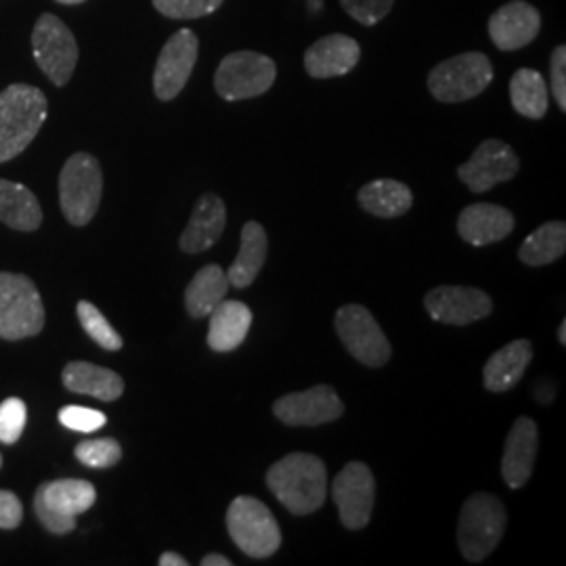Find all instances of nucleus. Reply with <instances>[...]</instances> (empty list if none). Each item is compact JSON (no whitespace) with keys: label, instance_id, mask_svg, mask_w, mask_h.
<instances>
[{"label":"nucleus","instance_id":"f257e3e1","mask_svg":"<svg viewBox=\"0 0 566 566\" xmlns=\"http://www.w3.org/2000/svg\"><path fill=\"white\" fill-rule=\"evenodd\" d=\"M266 485L294 516L313 514L327 493L325 464L311 453H290L269 468Z\"/></svg>","mask_w":566,"mask_h":566},{"label":"nucleus","instance_id":"f03ea898","mask_svg":"<svg viewBox=\"0 0 566 566\" xmlns=\"http://www.w3.org/2000/svg\"><path fill=\"white\" fill-rule=\"evenodd\" d=\"M49 116V102L41 88L11 84L0 93V164L13 160L34 142Z\"/></svg>","mask_w":566,"mask_h":566},{"label":"nucleus","instance_id":"7ed1b4c3","mask_svg":"<svg viewBox=\"0 0 566 566\" xmlns=\"http://www.w3.org/2000/svg\"><path fill=\"white\" fill-rule=\"evenodd\" d=\"M507 525L506 506L493 493L470 495L460 512L458 544L468 563H481L497 547Z\"/></svg>","mask_w":566,"mask_h":566},{"label":"nucleus","instance_id":"20e7f679","mask_svg":"<svg viewBox=\"0 0 566 566\" xmlns=\"http://www.w3.org/2000/svg\"><path fill=\"white\" fill-rule=\"evenodd\" d=\"M103 196L102 164L78 151L63 164L60 175V203L63 217L74 227L91 223L99 210Z\"/></svg>","mask_w":566,"mask_h":566},{"label":"nucleus","instance_id":"39448f33","mask_svg":"<svg viewBox=\"0 0 566 566\" xmlns=\"http://www.w3.org/2000/svg\"><path fill=\"white\" fill-rule=\"evenodd\" d=\"M44 319V304L34 282L20 273L0 271V338H32L41 334Z\"/></svg>","mask_w":566,"mask_h":566},{"label":"nucleus","instance_id":"423d86ee","mask_svg":"<svg viewBox=\"0 0 566 566\" xmlns=\"http://www.w3.org/2000/svg\"><path fill=\"white\" fill-rule=\"evenodd\" d=\"M227 531L250 558H269L282 546V531L261 500L240 495L227 510Z\"/></svg>","mask_w":566,"mask_h":566},{"label":"nucleus","instance_id":"0eeeda50","mask_svg":"<svg viewBox=\"0 0 566 566\" xmlns=\"http://www.w3.org/2000/svg\"><path fill=\"white\" fill-rule=\"evenodd\" d=\"M493 82V65L485 53H462L441 61L428 74V88L441 103L470 102Z\"/></svg>","mask_w":566,"mask_h":566},{"label":"nucleus","instance_id":"6e6552de","mask_svg":"<svg viewBox=\"0 0 566 566\" xmlns=\"http://www.w3.org/2000/svg\"><path fill=\"white\" fill-rule=\"evenodd\" d=\"M97 491L93 483L81 479H60L39 486L34 495V512L46 531L67 535L76 528V516L93 507Z\"/></svg>","mask_w":566,"mask_h":566},{"label":"nucleus","instance_id":"1a4fd4ad","mask_svg":"<svg viewBox=\"0 0 566 566\" xmlns=\"http://www.w3.org/2000/svg\"><path fill=\"white\" fill-rule=\"evenodd\" d=\"M277 78V65L256 51L229 53L214 74V88L224 102H243L264 95Z\"/></svg>","mask_w":566,"mask_h":566},{"label":"nucleus","instance_id":"9d476101","mask_svg":"<svg viewBox=\"0 0 566 566\" xmlns=\"http://www.w3.org/2000/svg\"><path fill=\"white\" fill-rule=\"evenodd\" d=\"M32 55L49 81L65 86L78 63V44L60 18L44 13L32 32Z\"/></svg>","mask_w":566,"mask_h":566},{"label":"nucleus","instance_id":"9b49d317","mask_svg":"<svg viewBox=\"0 0 566 566\" xmlns=\"http://www.w3.org/2000/svg\"><path fill=\"white\" fill-rule=\"evenodd\" d=\"M336 332L346 350L367 367H382L390 359L392 348L374 319V315L361 304H346L336 313Z\"/></svg>","mask_w":566,"mask_h":566},{"label":"nucleus","instance_id":"f8f14e48","mask_svg":"<svg viewBox=\"0 0 566 566\" xmlns=\"http://www.w3.org/2000/svg\"><path fill=\"white\" fill-rule=\"evenodd\" d=\"M332 497L338 506L340 521L350 531H361L369 525L374 502H376V481L367 465L350 462L343 468L332 485Z\"/></svg>","mask_w":566,"mask_h":566},{"label":"nucleus","instance_id":"ddd939ff","mask_svg":"<svg viewBox=\"0 0 566 566\" xmlns=\"http://www.w3.org/2000/svg\"><path fill=\"white\" fill-rule=\"evenodd\" d=\"M198 53L200 41L191 30H179L164 44L154 72V93L160 102L179 97L198 63Z\"/></svg>","mask_w":566,"mask_h":566},{"label":"nucleus","instance_id":"4468645a","mask_svg":"<svg viewBox=\"0 0 566 566\" xmlns=\"http://www.w3.org/2000/svg\"><path fill=\"white\" fill-rule=\"evenodd\" d=\"M518 168V156L507 143L489 139L481 143L472 158L458 168V177L468 185L470 191L485 193L495 185L514 179Z\"/></svg>","mask_w":566,"mask_h":566},{"label":"nucleus","instance_id":"2eb2a0df","mask_svg":"<svg viewBox=\"0 0 566 566\" xmlns=\"http://www.w3.org/2000/svg\"><path fill=\"white\" fill-rule=\"evenodd\" d=\"M426 311L434 322L468 325L491 315L493 303L483 290L464 285H439L424 298Z\"/></svg>","mask_w":566,"mask_h":566},{"label":"nucleus","instance_id":"dca6fc26","mask_svg":"<svg viewBox=\"0 0 566 566\" xmlns=\"http://www.w3.org/2000/svg\"><path fill=\"white\" fill-rule=\"evenodd\" d=\"M273 413L283 424L322 426L338 420L344 413V403L332 386L319 385L277 399Z\"/></svg>","mask_w":566,"mask_h":566},{"label":"nucleus","instance_id":"f3484780","mask_svg":"<svg viewBox=\"0 0 566 566\" xmlns=\"http://www.w3.org/2000/svg\"><path fill=\"white\" fill-rule=\"evenodd\" d=\"M539 11L526 0H512L489 18V39L500 51H518L537 39Z\"/></svg>","mask_w":566,"mask_h":566},{"label":"nucleus","instance_id":"a211bd4d","mask_svg":"<svg viewBox=\"0 0 566 566\" xmlns=\"http://www.w3.org/2000/svg\"><path fill=\"white\" fill-rule=\"evenodd\" d=\"M359 60V42L346 34H329L306 49L304 67L313 78H336L353 72Z\"/></svg>","mask_w":566,"mask_h":566},{"label":"nucleus","instance_id":"6ab92c4d","mask_svg":"<svg viewBox=\"0 0 566 566\" xmlns=\"http://www.w3.org/2000/svg\"><path fill=\"white\" fill-rule=\"evenodd\" d=\"M539 449L537 424L531 418H518L506 439L502 458V476L510 489H521L528 483Z\"/></svg>","mask_w":566,"mask_h":566},{"label":"nucleus","instance_id":"aec40b11","mask_svg":"<svg viewBox=\"0 0 566 566\" xmlns=\"http://www.w3.org/2000/svg\"><path fill=\"white\" fill-rule=\"evenodd\" d=\"M514 229V214L497 203H472L458 219V233L472 245L502 242Z\"/></svg>","mask_w":566,"mask_h":566},{"label":"nucleus","instance_id":"412c9836","mask_svg":"<svg viewBox=\"0 0 566 566\" xmlns=\"http://www.w3.org/2000/svg\"><path fill=\"white\" fill-rule=\"evenodd\" d=\"M227 224V208L224 202L214 193H203L196 203L191 221L182 231L181 250L187 254H200L210 250L221 240Z\"/></svg>","mask_w":566,"mask_h":566},{"label":"nucleus","instance_id":"4be33fe9","mask_svg":"<svg viewBox=\"0 0 566 566\" xmlns=\"http://www.w3.org/2000/svg\"><path fill=\"white\" fill-rule=\"evenodd\" d=\"M208 317V346L214 353H231L242 346L252 327V311L238 301H223Z\"/></svg>","mask_w":566,"mask_h":566},{"label":"nucleus","instance_id":"5701e85b","mask_svg":"<svg viewBox=\"0 0 566 566\" xmlns=\"http://www.w3.org/2000/svg\"><path fill=\"white\" fill-rule=\"evenodd\" d=\"M61 380L67 390L88 395L102 401H116L124 392V380L116 371L86 361H72L65 365Z\"/></svg>","mask_w":566,"mask_h":566},{"label":"nucleus","instance_id":"b1692460","mask_svg":"<svg viewBox=\"0 0 566 566\" xmlns=\"http://www.w3.org/2000/svg\"><path fill=\"white\" fill-rule=\"evenodd\" d=\"M533 359V346L528 340H514L491 355L483 378L486 390L506 392L516 385Z\"/></svg>","mask_w":566,"mask_h":566},{"label":"nucleus","instance_id":"393cba45","mask_svg":"<svg viewBox=\"0 0 566 566\" xmlns=\"http://www.w3.org/2000/svg\"><path fill=\"white\" fill-rule=\"evenodd\" d=\"M231 283L227 280V271L219 264L202 266L185 290V306L193 319L208 317L219 304L223 303Z\"/></svg>","mask_w":566,"mask_h":566},{"label":"nucleus","instance_id":"a878e982","mask_svg":"<svg viewBox=\"0 0 566 566\" xmlns=\"http://www.w3.org/2000/svg\"><path fill=\"white\" fill-rule=\"evenodd\" d=\"M0 223L15 231H36L41 227V203L25 185L0 179Z\"/></svg>","mask_w":566,"mask_h":566},{"label":"nucleus","instance_id":"bb28decb","mask_svg":"<svg viewBox=\"0 0 566 566\" xmlns=\"http://www.w3.org/2000/svg\"><path fill=\"white\" fill-rule=\"evenodd\" d=\"M266 231L263 224L250 223L243 224L242 245H240V254L235 259V263L229 266L227 271V280L233 287H248L254 282L263 269L266 261Z\"/></svg>","mask_w":566,"mask_h":566},{"label":"nucleus","instance_id":"cd10ccee","mask_svg":"<svg viewBox=\"0 0 566 566\" xmlns=\"http://www.w3.org/2000/svg\"><path fill=\"white\" fill-rule=\"evenodd\" d=\"M359 203L374 217L397 219V217H403L405 212L411 208L413 196H411V189L403 182L378 179L361 187Z\"/></svg>","mask_w":566,"mask_h":566},{"label":"nucleus","instance_id":"c85d7f7f","mask_svg":"<svg viewBox=\"0 0 566 566\" xmlns=\"http://www.w3.org/2000/svg\"><path fill=\"white\" fill-rule=\"evenodd\" d=\"M510 99L514 109L528 120H542L547 114L549 93L542 72L521 67L510 81Z\"/></svg>","mask_w":566,"mask_h":566},{"label":"nucleus","instance_id":"c756f323","mask_svg":"<svg viewBox=\"0 0 566 566\" xmlns=\"http://www.w3.org/2000/svg\"><path fill=\"white\" fill-rule=\"evenodd\" d=\"M566 250V224L549 221L533 231L518 250V259L528 266H546L556 263Z\"/></svg>","mask_w":566,"mask_h":566},{"label":"nucleus","instance_id":"7c9ffc66","mask_svg":"<svg viewBox=\"0 0 566 566\" xmlns=\"http://www.w3.org/2000/svg\"><path fill=\"white\" fill-rule=\"evenodd\" d=\"M78 319H81L84 332L102 348H105V350H120L122 344H124L120 334L103 317L102 311L95 304L81 301L78 303Z\"/></svg>","mask_w":566,"mask_h":566},{"label":"nucleus","instance_id":"2f4dec72","mask_svg":"<svg viewBox=\"0 0 566 566\" xmlns=\"http://www.w3.org/2000/svg\"><path fill=\"white\" fill-rule=\"evenodd\" d=\"M74 455L82 464L88 468H112L122 460V447L116 439H93L82 441L81 446L74 449Z\"/></svg>","mask_w":566,"mask_h":566},{"label":"nucleus","instance_id":"473e14b6","mask_svg":"<svg viewBox=\"0 0 566 566\" xmlns=\"http://www.w3.org/2000/svg\"><path fill=\"white\" fill-rule=\"evenodd\" d=\"M156 11L170 20H200L223 7L224 0H151Z\"/></svg>","mask_w":566,"mask_h":566},{"label":"nucleus","instance_id":"72a5a7b5","mask_svg":"<svg viewBox=\"0 0 566 566\" xmlns=\"http://www.w3.org/2000/svg\"><path fill=\"white\" fill-rule=\"evenodd\" d=\"M25 420H28V407L21 399L11 397V399L2 401L0 403V441L7 446L18 443Z\"/></svg>","mask_w":566,"mask_h":566},{"label":"nucleus","instance_id":"f704fd0d","mask_svg":"<svg viewBox=\"0 0 566 566\" xmlns=\"http://www.w3.org/2000/svg\"><path fill=\"white\" fill-rule=\"evenodd\" d=\"M344 11L361 25H376L388 18L395 0H340Z\"/></svg>","mask_w":566,"mask_h":566},{"label":"nucleus","instance_id":"c9c22d12","mask_svg":"<svg viewBox=\"0 0 566 566\" xmlns=\"http://www.w3.org/2000/svg\"><path fill=\"white\" fill-rule=\"evenodd\" d=\"M60 422L76 432H95L105 426L107 418L97 409L82 407V405H67V407H61Z\"/></svg>","mask_w":566,"mask_h":566},{"label":"nucleus","instance_id":"e433bc0d","mask_svg":"<svg viewBox=\"0 0 566 566\" xmlns=\"http://www.w3.org/2000/svg\"><path fill=\"white\" fill-rule=\"evenodd\" d=\"M549 78H552V95L558 103L560 112H566V46L560 44L554 49L549 61Z\"/></svg>","mask_w":566,"mask_h":566},{"label":"nucleus","instance_id":"4c0bfd02","mask_svg":"<svg viewBox=\"0 0 566 566\" xmlns=\"http://www.w3.org/2000/svg\"><path fill=\"white\" fill-rule=\"evenodd\" d=\"M23 518L20 497L13 491L0 489V528H18Z\"/></svg>","mask_w":566,"mask_h":566},{"label":"nucleus","instance_id":"58836bf2","mask_svg":"<svg viewBox=\"0 0 566 566\" xmlns=\"http://www.w3.org/2000/svg\"><path fill=\"white\" fill-rule=\"evenodd\" d=\"M158 565L160 566H187V558H182L181 554H175V552H166L160 556V560H158Z\"/></svg>","mask_w":566,"mask_h":566},{"label":"nucleus","instance_id":"ea45409f","mask_svg":"<svg viewBox=\"0 0 566 566\" xmlns=\"http://www.w3.org/2000/svg\"><path fill=\"white\" fill-rule=\"evenodd\" d=\"M202 566H231V560L224 558L223 554H206Z\"/></svg>","mask_w":566,"mask_h":566},{"label":"nucleus","instance_id":"a19ab883","mask_svg":"<svg viewBox=\"0 0 566 566\" xmlns=\"http://www.w3.org/2000/svg\"><path fill=\"white\" fill-rule=\"evenodd\" d=\"M558 340H560V344L565 346L566 344V322H563L560 324V329H558Z\"/></svg>","mask_w":566,"mask_h":566},{"label":"nucleus","instance_id":"79ce46f5","mask_svg":"<svg viewBox=\"0 0 566 566\" xmlns=\"http://www.w3.org/2000/svg\"><path fill=\"white\" fill-rule=\"evenodd\" d=\"M61 4H81L84 0H57Z\"/></svg>","mask_w":566,"mask_h":566},{"label":"nucleus","instance_id":"37998d69","mask_svg":"<svg viewBox=\"0 0 566 566\" xmlns=\"http://www.w3.org/2000/svg\"><path fill=\"white\" fill-rule=\"evenodd\" d=\"M0 468H2V458H0Z\"/></svg>","mask_w":566,"mask_h":566}]
</instances>
